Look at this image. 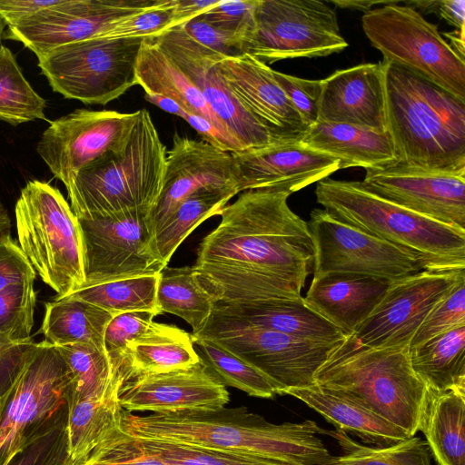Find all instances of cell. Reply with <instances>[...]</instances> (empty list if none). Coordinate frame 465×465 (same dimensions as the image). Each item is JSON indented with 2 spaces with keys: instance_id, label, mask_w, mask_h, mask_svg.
Masks as SVG:
<instances>
[{
  "instance_id": "cell-15",
  "label": "cell",
  "mask_w": 465,
  "mask_h": 465,
  "mask_svg": "<svg viewBox=\"0 0 465 465\" xmlns=\"http://www.w3.org/2000/svg\"><path fill=\"white\" fill-rule=\"evenodd\" d=\"M464 269H423L394 280L382 301L352 336L372 348L410 346L430 312L465 280Z\"/></svg>"
},
{
  "instance_id": "cell-2",
  "label": "cell",
  "mask_w": 465,
  "mask_h": 465,
  "mask_svg": "<svg viewBox=\"0 0 465 465\" xmlns=\"http://www.w3.org/2000/svg\"><path fill=\"white\" fill-rule=\"evenodd\" d=\"M121 429L137 438L251 453L289 465H325L332 456L312 420L274 424L246 407L146 416L123 410Z\"/></svg>"
},
{
  "instance_id": "cell-38",
  "label": "cell",
  "mask_w": 465,
  "mask_h": 465,
  "mask_svg": "<svg viewBox=\"0 0 465 465\" xmlns=\"http://www.w3.org/2000/svg\"><path fill=\"white\" fill-rule=\"evenodd\" d=\"M158 274L82 286L68 296L92 303L114 316L128 312H152L158 315Z\"/></svg>"
},
{
  "instance_id": "cell-59",
  "label": "cell",
  "mask_w": 465,
  "mask_h": 465,
  "mask_svg": "<svg viewBox=\"0 0 465 465\" xmlns=\"http://www.w3.org/2000/svg\"><path fill=\"white\" fill-rule=\"evenodd\" d=\"M390 1H367V0H331L330 3L337 7L343 9L364 11L365 13L372 9L375 5H385Z\"/></svg>"
},
{
  "instance_id": "cell-13",
  "label": "cell",
  "mask_w": 465,
  "mask_h": 465,
  "mask_svg": "<svg viewBox=\"0 0 465 465\" xmlns=\"http://www.w3.org/2000/svg\"><path fill=\"white\" fill-rule=\"evenodd\" d=\"M149 212L133 209L107 217L78 219L85 278L82 286L158 274L166 266L154 246Z\"/></svg>"
},
{
  "instance_id": "cell-25",
  "label": "cell",
  "mask_w": 465,
  "mask_h": 465,
  "mask_svg": "<svg viewBox=\"0 0 465 465\" xmlns=\"http://www.w3.org/2000/svg\"><path fill=\"white\" fill-rule=\"evenodd\" d=\"M393 282L359 273H327L313 277L303 299L309 308L348 336L372 313Z\"/></svg>"
},
{
  "instance_id": "cell-39",
  "label": "cell",
  "mask_w": 465,
  "mask_h": 465,
  "mask_svg": "<svg viewBox=\"0 0 465 465\" xmlns=\"http://www.w3.org/2000/svg\"><path fill=\"white\" fill-rule=\"evenodd\" d=\"M192 339L203 362L224 386L259 398L280 394L278 387L267 376L244 360L210 340L193 336Z\"/></svg>"
},
{
  "instance_id": "cell-5",
  "label": "cell",
  "mask_w": 465,
  "mask_h": 465,
  "mask_svg": "<svg viewBox=\"0 0 465 465\" xmlns=\"http://www.w3.org/2000/svg\"><path fill=\"white\" fill-rule=\"evenodd\" d=\"M126 144L108 152L77 172L66 187L78 219L111 216L133 209H152L163 185L166 146L145 109Z\"/></svg>"
},
{
  "instance_id": "cell-21",
  "label": "cell",
  "mask_w": 465,
  "mask_h": 465,
  "mask_svg": "<svg viewBox=\"0 0 465 465\" xmlns=\"http://www.w3.org/2000/svg\"><path fill=\"white\" fill-rule=\"evenodd\" d=\"M229 400L225 386L202 360L186 369L130 378L119 391L120 405L129 412L213 411Z\"/></svg>"
},
{
  "instance_id": "cell-36",
  "label": "cell",
  "mask_w": 465,
  "mask_h": 465,
  "mask_svg": "<svg viewBox=\"0 0 465 465\" xmlns=\"http://www.w3.org/2000/svg\"><path fill=\"white\" fill-rule=\"evenodd\" d=\"M216 300L201 282L193 266H164L158 274L156 302L159 313L185 321L199 332L210 319Z\"/></svg>"
},
{
  "instance_id": "cell-17",
  "label": "cell",
  "mask_w": 465,
  "mask_h": 465,
  "mask_svg": "<svg viewBox=\"0 0 465 465\" xmlns=\"http://www.w3.org/2000/svg\"><path fill=\"white\" fill-rule=\"evenodd\" d=\"M156 0H60L15 25L5 39L21 42L36 56L60 45L85 40L117 21L140 13Z\"/></svg>"
},
{
  "instance_id": "cell-50",
  "label": "cell",
  "mask_w": 465,
  "mask_h": 465,
  "mask_svg": "<svg viewBox=\"0 0 465 465\" xmlns=\"http://www.w3.org/2000/svg\"><path fill=\"white\" fill-rule=\"evenodd\" d=\"M273 75L307 127L315 124L318 117L322 79H304L274 70Z\"/></svg>"
},
{
  "instance_id": "cell-28",
  "label": "cell",
  "mask_w": 465,
  "mask_h": 465,
  "mask_svg": "<svg viewBox=\"0 0 465 465\" xmlns=\"http://www.w3.org/2000/svg\"><path fill=\"white\" fill-rule=\"evenodd\" d=\"M301 142L337 158L341 169H383L396 163L388 131L378 132L346 124L315 123L306 129Z\"/></svg>"
},
{
  "instance_id": "cell-7",
  "label": "cell",
  "mask_w": 465,
  "mask_h": 465,
  "mask_svg": "<svg viewBox=\"0 0 465 465\" xmlns=\"http://www.w3.org/2000/svg\"><path fill=\"white\" fill-rule=\"evenodd\" d=\"M15 213L17 242L56 299L80 288L85 281L82 234L62 193L49 183L30 181L21 190Z\"/></svg>"
},
{
  "instance_id": "cell-34",
  "label": "cell",
  "mask_w": 465,
  "mask_h": 465,
  "mask_svg": "<svg viewBox=\"0 0 465 465\" xmlns=\"http://www.w3.org/2000/svg\"><path fill=\"white\" fill-rule=\"evenodd\" d=\"M65 365L69 404L106 395L123 384L125 372L122 361H111L104 350L90 343L56 346Z\"/></svg>"
},
{
  "instance_id": "cell-54",
  "label": "cell",
  "mask_w": 465,
  "mask_h": 465,
  "mask_svg": "<svg viewBox=\"0 0 465 465\" xmlns=\"http://www.w3.org/2000/svg\"><path fill=\"white\" fill-rule=\"evenodd\" d=\"M182 119L186 121L203 140L218 149L229 153H237L245 149L240 141L224 134L202 115L185 111Z\"/></svg>"
},
{
  "instance_id": "cell-47",
  "label": "cell",
  "mask_w": 465,
  "mask_h": 465,
  "mask_svg": "<svg viewBox=\"0 0 465 465\" xmlns=\"http://www.w3.org/2000/svg\"><path fill=\"white\" fill-rule=\"evenodd\" d=\"M459 325H465V280L458 282L430 312L411 339L410 348Z\"/></svg>"
},
{
  "instance_id": "cell-8",
  "label": "cell",
  "mask_w": 465,
  "mask_h": 465,
  "mask_svg": "<svg viewBox=\"0 0 465 465\" xmlns=\"http://www.w3.org/2000/svg\"><path fill=\"white\" fill-rule=\"evenodd\" d=\"M65 365L55 346L37 342L10 390L0 400V465L66 424Z\"/></svg>"
},
{
  "instance_id": "cell-12",
  "label": "cell",
  "mask_w": 465,
  "mask_h": 465,
  "mask_svg": "<svg viewBox=\"0 0 465 465\" xmlns=\"http://www.w3.org/2000/svg\"><path fill=\"white\" fill-rule=\"evenodd\" d=\"M347 46L336 11L326 2L259 0L255 30L244 53L267 64L286 59L328 56Z\"/></svg>"
},
{
  "instance_id": "cell-23",
  "label": "cell",
  "mask_w": 465,
  "mask_h": 465,
  "mask_svg": "<svg viewBox=\"0 0 465 465\" xmlns=\"http://www.w3.org/2000/svg\"><path fill=\"white\" fill-rule=\"evenodd\" d=\"M365 171L361 183L370 192L434 221L465 229V174L393 166Z\"/></svg>"
},
{
  "instance_id": "cell-37",
  "label": "cell",
  "mask_w": 465,
  "mask_h": 465,
  "mask_svg": "<svg viewBox=\"0 0 465 465\" xmlns=\"http://www.w3.org/2000/svg\"><path fill=\"white\" fill-rule=\"evenodd\" d=\"M235 190L203 189L183 201L154 234V246L167 265L183 241L203 221L220 215Z\"/></svg>"
},
{
  "instance_id": "cell-58",
  "label": "cell",
  "mask_w": 465,
  "mask_h": 465,
  "mask_svg": "<svg viewBox=\"0 0 465 465\" xmlns=\"http://www.w3.org/2000/svg\"><path fill=\"white\" fill-rule=\"evenodd\" d=\"M144 98L147 102L156 105L164 112L176 115L180 118H183L185 113V110L178 103L169 97L148 93L144 94Z\"/></svg>"
},
{
  "instance_id": "cell-55",
  "label": "cell",
  "mask_w": 465,
  "mask_h": 465,
  "mask_svg": "<svg viewBox=\"0 0 465 465\" xmlns=\"http://www.w3.org/2000/svg\"><path fill=\"white\" fill-rule=\"evenodd\" d=\"M60 0H0V17L7 26L15 25L23 20Z\"/></svg>"
},
{
  "instance_id": "cell-45",
  "label": "cell",
  "mask_w": 465,
  "mask_h": 465,
  "mask_svg": "<svg viewBox=\"0 0 465 465\" xmlns=\"http://www.w3.org/2000/svg\"><path fill=\"white\" fill-rule=\"evenodd\" d=\"M174 4L175 0H156L153 6L117 21L96 36L107 39L154 38L175 26Z\"/></svg>"
},
{
  "instance_id": "cell-51",
  "label": "cell",
  "mask_w": 465,
  "mask_h": 465,
  "mask_svg": "<svg viewBox=\"0 0 465 465\" xmlns=\"http://www.w3.org/2000/svg\"><path fill=\"white\" fill-rule=\"evenodd\" d=\"M35 275L10 232L0 233V292L14 285L34 283Z\"/></svg>"
},
{
  "instance_id": "cell-46",
  "label": "cell",
  "mask_w": 465,
  "mask_h": 465,
  "mask_svg": "<svg viewBox=\"0 0 465 465\" xmlns=\"http://www.w3.org/2000/svg\"><path fill=\"white\" fill-rule=\"evenodd\" d=\"M75 465H171L149 452L140 440L121 428L111 433Z\"/></svg>"
},
{
  "instance_id": "cell-53",
  "label": "cell",
  "mask_w": 465,
  "mask_h": 465,
  "mask_svg": "<svg viewBox=\"0 0 465 465\" xmlns=\"http://www.w3.org/2000/svg\"><path fill=\"white\" fill-rule=\"evenodd\" d=\"M178 26L192 39L208 49L223 55L241 54L230 38L207 24L200 16Z\"/></svg>"
},
{
  "instance_id": "cell-35",
  "label": "cell",
  "mask_w": 465,
  "mask_h": 465,
  "mask_svg": "<svg viewBox=\"0 0 465 465\" xmlns=\"http://www.w3.org/2000/svg\"><path fill=\"white\" fill-rule=\"evenodd\" d=\"M122 384L100 398L69 404L66 422L69 455L74 465L84 460L111 433L121 428L123 408L119 401Z\"/></svg>"
},
{
  "instance_id": "cell-30",
  "label": "cell",
  "mask_w": 465,
  "mask_h": 465,
  "mask_svg": "<svg viewBox=\"0 0 465 465\" xmlns=\"http://www.w3.org/2000/svg\"><path fill=\"white\" fill-rule=\"evenodd\" d=\"M419 430L438 465H465V391L428 390Z\"/></svg>"
},
{
  "instance_id": "cell-20",
  "label": "cell",
  "mask_w": 465,
  "mask_h": 465,
  "mask_svg": "<svg viewBox=\"0 0 465 465\" xmlns=\"http://www.w3.org/2000/svg\"><path fill=\"white\" fill-rule=\"evenodd\" d=\"M238 191L276 189L292 194L341 169L337 158L299 141L276 140L232 153Z\"/></svg>"
},
{
  "instance_id": "cell-44",
  "label": "cell",
  "mask_w": 465,
  "mask_h": 465,
  "mask_svg": "<svg viewBox=\"0 0 465 465\" xmlns=\"http://www.w3.org/2000/svg\"><path fill=\"white\" fill-rule=\"evenodd\" d=\"M35 303L34 283L0 292V333L15 341L31 340Z\"/></svg>"
},
{
  "instance_id": "cell-48",
  "label": "cell",
  "mask_w": 465,
  "mask_h": 465,
  "mask_svg": "<svg viewBox=\"0 0 465 465\" xmlns=\"http://www.w3.org/2000/svg\"><path fill=\"white\" fill-rule=\"evenodd\" d=\"M154 316L152 312H128L114 316L106 326L104 338L110 359H124L128 346L154 328Z\"/></svg>"
},
{
  "instance_id": "cell-24",
  "label": "cell",
  "mask_w": 465,
  "mask_h": 465,
  "mask_svg": "<svg viewBox=\"0 0 465 465\" xmlns=\"http://www.w3.org/2000/svg\"><path fill=\"white\" fill-rule=\"evenodd\" d=\"M367 63L335 71L322 79L316 123L346 124L387 131L386 68Z\"/></svg>"
},
{
  "instance_id": "cell-26",
  "label": "cell",
  "mask_w": 465,
  "mask_h": 465,
  "mask_svg": "<svg viewBox=\"0 0 465 465\" xmlns=\"http://www.w3.org/2000/svg\"><path fill=\"white\" fill-rule=\"evenodd\" d=\"M213 313L312 342L334 343L347 336L309 308L302 296L251 302L216 301Z\"/></svg>"
},
{
  "instance_id": "cell-31",
  "label": "cell",
  "mask_w": 465,
  "mask_h": 465,
  "mask_svg": "<svg viewBox=\"0 0 465 465\" xmlns=\"http://www.w3.org/2000/svg\"><path fill=\"white\" fill-rule=\"evenodd\" d=\"M200 361L191 334L174 325L156 322L151 331L128 346L124 358L125 380L186 369Z\"/></svg>"
},
{
  "instance_id": "cell-41",
  "label": "cell",
  "mask_w": 465,
  "mask_h": 465,
  "mask_svg": "<svg viewBox=\"0 0 465 465\" xmlns=\"http://www.w3.org/2000/svg\"><path fill=\"white\" fill-rule=\"evenodd\" d=\"M327 433L337 440L343 453L325 465H430L428 444L419 437L380 448L358 443L337 430Z\"/></svg>"
},
{
  "instance_id": "cell-52",
  "label": "cell",
  "mask_w": 465,
  "mask_h": 465,
  "mask_svg": "<svg viewBox=\"0 0 465 465\" xmlns=\"http://www.w3.org/2000/svg\"><path fill=\"white\" fill-rule=\"evenodd\" d=\"M35 345L32 339L15 341L0 333V400L19 376Z\"/></svg>"
},
{
  "instance_id": "cell-19",
  "label": "cell",
  "mask_w": 465,
  "mask_h": 465,
  "mask_svg": "<svg viewBox=\"0 0 465 465\" xmlns=\"http://www.w3.org/2000/svg\"><path fill=\"white\" fill-rule=\"evenodd\" d=\"M203 189L239 193L232 153L174 134L166 153L163 189L148 214L154 234L183 201Z\"/></svg>"
},
{
  "instance_id": "cell-43",
  "label": "cell",
  "mask_w": 465,
  "mask_h": 465,
  "mask_svg": "<svg viewBox=\"0 0 465 465\" xmlns=\"http://www.w3.org/2000/svg\"><path fill=\"white\" fill-rule=\"evenodd\" d=\"M258 3L259 0H219L199 16L230 38L243 54L255 30Z\"/></svg>"
},
{
  "instance_id": "cell-60",
  "label": "cell",
  "mask_w": 465,
  "mask_h": 465,
  "mask_svg": "<svg viewBox=\"0 0 465 465\" xmlns=\"http://www.w3.org/2000/svg\"><path fill=\"white\" fill-rule=\"evenodd\" d=\"M464 30L465 26L455 29L452 32L443 33L442 35L446 36L450 40V46L452 50L464 59L465 41H464Z\"/></svg>"
},
{
  "instance_id": "cell-57",
  "label": "cell",
  "mask_w": 465,
  "mask_h": 465,
  "mask_svg": "<svg viewBox=\"0 0 465 465\" xmlns=\"http://www.w3.org/2000/svg\"><path fill=\"white\" fill-rule=\"evenodd\" d=\"M441 19L456 29L465 26V1L441 0L437 1L435 12Z\"/></svg>"
},
{
  "instance_id": "cell-29",
  "label": "cell",
  "mask_w": 465,
  "mask_h": 465,
  "mask_svg": "<svg viewBox=\"0 0 465 465\" xmlns=\"http://www.w3.org/2000/svg\"><path fill=\"white\" fill-rule=\"evenodd\" d=\"M135 72L137 84L142 86L145 94L169 97L185 111L203 116L219 130L234 137L209 107L198 88L160 49L153 38L144 39L143 42Z\"/></svg>"
},
{
  "instance_id": "cell-18",
  "label": "cell",
  "mask_w": 465,
  "mask_h": 465,
  "mask_svg": "<svg viewBox=\"0 0 465 465\" xmlns=\"http://www.w3.org/2000/svg\"><path fill=\"white\" fill-rule=\"evenodd\" d=\"M153 40L198 88L212 111L245 149L262 147L275 141L223 83L215 64L223 54L198 44L179 26Z\"/></svg>"
},
{
  "instance_id": "cell-56",
  "label": "cell",
  "mask_w": 465,
  "mask_h": 465,
  "mask_svg": "<svg viewBox=\"0 0 465 465\" xmlns=\"http://www.w3.org/2000/svg\"><path fill=\"white\" fill-rule=\"evenodd\" d=\"M219 0H175L173 6L175 26L181 25L214 6Z\"/></svg>"
},
{
  "instance_id": "cell-1",
  "label": "cell",
  "mask_w": 465,
  "mask_h": 465,
  "mask_svg": "<svg viewBox=\"0 0 465 465\" xmlns=\"http://www.w3.org/2000/svg\"><path fill=\"white\" fill-rule=\"evenodd\" d=\"M291 194L244 191L223 207L219 225L201 242L193 268L219 302L301 298L313 272L315 249L307 222L292 211Z\"/></svg>"
},
{
  "instance_id": "cell-11",
  "label": "cell",
  "mask_w": 465,
  "mask_h": 465,
  "mask_svg": "<svg viewBox=\"0 0 465 465\" xmlns=\"http://www.w3.org/2000/svg\"><path fill=\"white\" fill-rule=\"evenodd\" d=\"M192 336L210 340L255 367L278 387L280 395L314 385L315 373L343 341H303L213 313Z\"/></svg>"
},
{
  "instance_id": "cell-6",
  "label": "cell",
  "mask_w": 465,
  "mask_h": 465,
  "mask_svg": "<svg viewBox=\"0 0 465 465\" xmlns=\"http://www.w3.org/2000/svg\"><path fill=\"white\" fill-rule=\"evenodd\" d=\"M316 201L333 218L416 254L425 269L465 268V229L388 201L358 181H319Z\"/></svg>"
},
{
  "instance_id": "cell-4",
  "label": "cell",
  "mask_w": 465,
  "mask_h": 465,
  "mask_svg": "<svg viewBox=\"0 0 465 465\" xmlns=\"http://www.w3.org/2000/svg\"><path fill=\"white\" fill-rule=\"evenodd\" d=\"M314 383L349 396L410 438L420 430L428 390L412 370L410 346L372 348L348 335L319 368Z\"/></svg>"
},
{
  "instance_id": "cell-49",
  "label": "cell",
  "mask_w": 465,
  "mask_h": 465,
  "mask_svg": "<svg viewBox=\"0 0 465 465\" xmlns=\"http://www.w3.org/2000/svg\"><path fill=\"white\" fill-rule=\"evenodd\" d=\"M6 465H74L68 451L66 424L16 453Z\"/></svg>"
},
{
  "instance_id": "cell-42",
  "label": "cell",
  "mask_w": 465,
  "mask_h": 465,
  "mask_svg": "<svg viewBox=\"0 0 465 465\" xmlns=\"http://www.w3.org/2000/svg\"><path fill=\"white\" fill-rule=\"evenodd\" d=\"M137 439L149 452L171 465H289L246 452L158 439Z\"/></svg>"
},
{
  "instance_id": "cell-62",
  "label": "cell",
  "mask_w": 465,
  "mask_h": 465,
  "mask_svg": "<svg viewBox=\"0 0 465 465\" xmlns=\"http://www.w3.org/2000/svg\"><path fill=\"white\" fill-rule=\"evenodd\" d=\"M6 26V24L4 22V20L0 17V42L4 34V29Z\"/></svg>"
},
{
  "instance_id": "cell-3",
  "label": "cell",
  "mask_w": 465,
  "mask_h": 465,
  "mask_svg": "<svg viewBox=\"0 0 465 465\" xmlns=\"http://www.w3.org/2000/svg\"><path fill=\"white\" fill-rule=\"evenodd\" d=\"M386 110L393 167L465 174V101L388 63Z\"/></svg>"
},
{
  "instance_id": "cell-10",
  "label": "cell",
  "mask_w": 465,
  "mask_h": 465,
  "mask_svg": "<svg viewBox=\"0 0 465 465\" xmlns=\"http://www.w3.org/2000/svg\"><path fill=\"white\" fill-rule=\"evenodd\" d=\"M143 38L94 36L37 55L52 89L64 98L104 105L137 84L136 63Z\"/></svg>"
},
{
  "instance_id": "cell-27",
  "label": "cell",
  "mask_w": 465,
  "mask_h": 465,
  "mask_svg": "<svg viewBox=\"0 0 465 465\" xmlns=\"http://www.w3.org/2000/svg\"><path fill=\"white\" fill-rule=\"evenodd\" d=\"M284 394L303 401L337 430L352 433L366 444L383 448L410 438L401 428L343 393L314 384L289 389Z\"/></svg>"
},
{
  "instance_id": "cell-61",
  "label": "cell",
  "mask_w": 465,
  "mask_h": 465,
  "mask_svg": "<svg viewBox=\"0 0 465 465\" xmlns=\"http://www.w3.org/2000/svg\"><path fill=\"white\" fill-rule=\"evenodd\" d=\"M11 219L0 199V233L10 232Z\"/></svg>"
},
{
  "instance_id": "cell-16",
  "label": "cell",
  "mask_w": 465,
  "mask_h": 465,
  "mask_svg": "<svg viewBox=\"0 0 465 465\" xmlns=\"http://www.w3.org/2000/svg\"><path fill=\"white\" fill-rule=\"evenodd\" d=\"M138 114L76 109L50 122L36 152L66 188L84 166L126 144Z\"/></svg>"
},
{
  "instance_id": "cell-14",
  "label": "cell",
  "mask_w": 465,
  "mask_h": 465,
  "mask_svg": "<svg viewBox=\"0 0 465 465\" xmlns=\"http://www.w3.org/2000/svg\"><path fill=\"white\" fill-rule=\"evenodd\" d=\"M315 249L313 277L359 273L397 280L425 269L414 253L313 209L307 223Z\"/></svg>"
},
{
  "instance_id": "cell-32",
  "label": "cell",
  "mask_w": 465,
  "mask_h": 465,
  "mask_svg": "<svg viewBox=\"0 0 465 465\" xmlns=\"http://www.w3.org/2000/svg\"><path fill=\"white\" fill-rule=\"evenodd\" d=\"M412 370L427 390L465 391V325L410 348Z\"/></svg>"
},
{
  "instance_id": "cell-9",
  "label": "cell",
  "mask_w": 465,
  "mask_h": 465,
  "mask_svg": "<svg viewBox=\"0 0 465 465\" xmlns=\"http://www.w3.org/2000/svg\"><path fill=\"white\" fill-rule=\"evenodd\" d=\"M362 29L383 61L400 65L465 101V61L416 9L390 1L364 13Z\"/></svg>"
},
{
  "instance_id": "cell-40",
  "label": "cell",
  "mask_w": 465,
  "mask_h": 465,
  "mask_svg": "<svg viewBox=\"0 0 465 465\" xmlns=\"http://www.w3.org/2000/svg\"><path fill=\"white\" fill-rule=\"evenodd\" d=\"M45 101L24 76L11 50L0 45V120L12 125L45 119Z\"/></svg>"
},
{
  "instance_id": "cell-33",
  "label": "cell",
  "mask_w": 465,
  "mask_h": 465,
  "mask_svg": "<svg viewBox=\"0 0 465 465\" xmlns=\"http://www.w3.org/2000/svg\"><path fill=\"white\" fill-rule=\"evenodd\" d=\"M114 315L83 300L65 296L45 304L40 331L53 346L90 343L104 350V332Z\"/></svg>"
},
{
  "instance_id": "cell-22",
  "label": "cell",
  "mask_w": 465,
  "mask_h": 465,
  "mask_svg": "<svg viewBox=\"0 0 465 465\" xmlns=\"http://www.w3.org/2000/svg\"><path fill=\"white\" fill-rule=\"evenodd\" d=\"M215 68L226 88L273 139L299 141L308 128L273 75L250 54L223 55Z\"/></svg>"
}]
</instances>
